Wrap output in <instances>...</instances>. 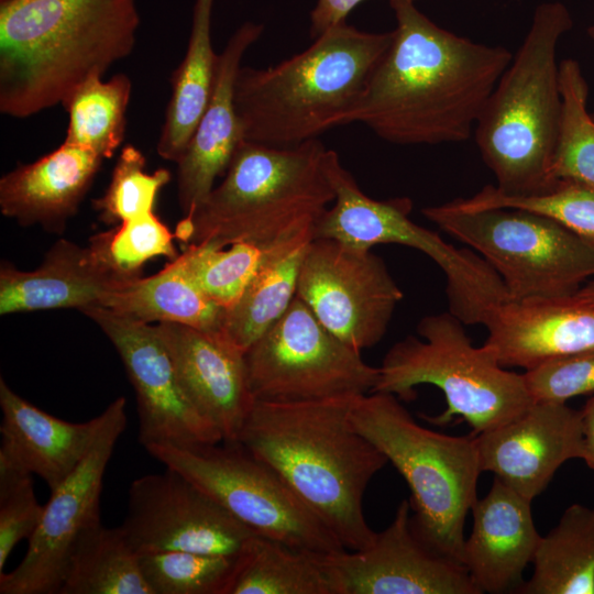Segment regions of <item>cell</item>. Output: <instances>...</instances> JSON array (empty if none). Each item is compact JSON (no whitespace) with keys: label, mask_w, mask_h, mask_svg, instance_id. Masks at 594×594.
I'll use <instances>...</instances> for the list:
<instances>
[{"label":"cell","mask_w":594,"mask_h":594,"mask_svg":"<svg viewBox=\"0 0 594 594\" xmlns=\"http://www.w3.org/2000/svg\"><path fill=\"white\" fill-rule=\"evenodd\" d=\"M364 0H318L310 13V36L318 37L327 30L346 22L349 13Z\"/></svg>","instance_id":"cell-41"},{"label":"cell","mask_w":594,"mask_h":594,"mask_svg":"<svg viewBox=\"0 0 594 594\" xmlns=\"http://www.w3.org/2000/svg\"><path fill=\"white\" fill-rule=\"evenodd\" d=\"M220 443L150 444L145 449L255 535L322 554L346 550L272 468L239 442Z\"/></svg>","instance_id":"cell-11"},{"label":"cell","mask_w":594,"mask_h":594,"mask_svg":"<svg viewBox=\"0 0 594 594\" xmlns=\"http://www.w3.org/2000/svg\"><path fill=\"white\" fill-rule=\"evenodd\" d=\"M80 311L96 322L121 358L135 392L139 442L144 448L222 442L218 429L184 393L155 326L100 306Z\"/></svg>","instance_id":"cell-16"},{"label":"cell","mask_w":594,"mask_h":594,"mask_svg":"<svg viewBox=\"0 0 594 594\" xmlns=\"http://www.w3.org/2000/svg\"><path fill=\"white\" fill-rule=\"evenodd\" d=\"M326 170L334 200L319 218L315 239L364 249L399 244L420 251L443 272L449 311L464 324H483L490 309L509 299L502 278L480 254L449 244L410 219V198L369 197L333 150H328Z\"/></svg>","instance_id":"cell-10"},{"label":"cell","mask_w":594,"mask_h":594,"mask_svg":"<svg viewBox=\"0 0 594 594\" xmlns=\"http://www.w3.org/2000/svg\"><path fill=\"white\" fill-rule=\"evenodd\" d=\"M58 594H153L121 526L101 521L77 540Z\"/></svg>","instance_id":"cell-31"},{"label":"cell","mask_w":594,"mask_h":594,"mask_svg":"<svg viewBox=\"0 0 594 594\" xmlns=\"http://www.w3.org/2000/svg\"><path fill=\"white\" fill-rule=\"evenodd\" d=\"M482 472L532 502L569 460L582 458V414L534 402L515 418L473 435Z\"/></svg>","instance_id":"cell-18"},{"label":"cell","mask_w":594,"mask_h":594,"mask_svg":"<svg viewBox=\"0 0 594 594\" xmlns=\"http://www.w3.org/2000/svg\"><path fill=\"white\" fill-rule=\"evenodd\" d=\"M1 447L50 491L58 487L88 452L100 425V415L85 422L59 419L18 395L0 378Z\"/></svg>","instance_id":"cell-25"},{"label":"cell","mask_w":594,"mask_h":594,"mask_svg":"<svg viewBox=\"0 0 594 594\" xmlns=\"http://www.w3.org/2000/svg\"><path fill=\"white\" fill-rule=\"evenodd\" d=\"M449 204L463 211L515 208L537 212L594 241V188L578 182L562 179L551 190L535 196H507L487 185L470 198Z\"/></svg>","instance_id":"cell-34"},{"label":"cell","mask_w":594,"mask_h":594,"mask_svg":"<svg viewBox=\"0 0 594 594\" xmlns=\"http://www.w3.org/2000/svg\"><path fill=\"white\" fill-rule=\"evenodd\" d=\"M98 306L144 323L172 322L205 330H221L224 311L194 282L179 254L152 276L121 282Z\"/></svg>","instance_id":"cell-27"},{"label":"cell","mask_w":594,"mask_h":594,"mask_svg":"<svg viewBox=\"0 0 594 594\" xmlns=\"http://www.w3.org/2000/svg\"><path fill=\"white\" fill-rule=\"evenodd\" d=\"M129 278L109 262L102 233L91 237L87 246L61 239L33 271L1 264L0 315L98 306Z\"/></svg>","instance_id":"cell-21"},{"label":"cell","mask_w":594,"mask_h":594,"mask_svg":"<svg viewBox=\"0 0 594 594\" xmlns=\"http://www.w3.org/2000/svg\"><path fill=\"white\" fill-rule=\"evenodd\" d=\"M582 414V460L594 471V394L581 409Z\"/></svg>","instance_id":"cell-42"},{"label":"cell","mask_w":594,"mask_h":594,"mask_svg":"<svg viewBox=\"0 0 594 594\" xmlns=\"http://www.w3.org/2000/svg\"><path fill=\"white\" fill-rule=\"evenodd\" d=\"M463 326L450 311L421 318L419 338L408 336L386 352L372 392L413 400L416 386L433 385L443 393L447 409L425 418L447 425L454 416L462 417L473 435L521 414L534 403L524 374L502 366L485 344L474 346Z\"/></svg>","instance_id":"cell-8"},{"label":"cell","mask_w":594,"mask_h":594,"mask_svg":"<svg viewBox=\"0 0 594 594\" xmlns=\"http://www.w3.org/2000/svg\"><path fill=\"white\" fill-rule=\"evenodd\" d=\"M106 253L113 268L125 277L140 276L148 260L165 256L175 260V234L155 212H148L119 223L102 232Z\"/></svg>","instance_id":"cell-39"},{"label":"cell","mask_w":594,"mask_h":594,"mask_svg":"<svg viewBox=\"0 0 594 594\" xmlns=\"http://www.w3.org/2000/svg\"><path fill=\"white\" fill-rule=\"evenodd\" d=\"M296 296L352 349L377 344L404 294L372 249L318 238L302 255Z\"/></svg>","instance_id":"cell-13"},{"label":"cell","mask_w":594,"mask_h":594,"mask_svg":"<svg viewBox=\"0 0 594 594\" xmlns=\"http://www.w3.org/2000/svg\"><path fill=\"white\" fill-rule=\"evenodd\" d=\"M103 158L80 146L62 143L33 163L0 179V211L23 227L40 224L62 232L77 212Z\"/></svg>","instance_id":"cell-24"},{"label":"cell","mask_w":594,"mask_h":594,"mask_svg":"<svg viewBox=\"0 0 594 594\" xmlns=\"http://www.w3.org/2000/svg\"><path fill=\"white\" fill-rule=\"evenodd\" d=\"M421 212L480 254L512 300L570 297L594 277V241L547 216L515 208L463 211L449 202Z\"/></svg>","instance_id":"cell-9"},{"label":"cell","mask_w":594,"mask_h":594,"mask_svg":"<svg viewBox=\"0 0 594 594\" xmlns=\"http://www.w3.org/2000/svg\"><path fill=\"white\" fill-rule=\"evenodd\" d=\"M255 400L304 402L371 393L378 366L364 362L297 296L245 352Z\"/></svg>","instance_id":"cell-12"},{"label":"cell","mask_w":594,"mask_h":594,"mask_svg":"<svg viewBox=\"0 0 594 594\" xmlns=\"http://www.w3.org/2000/svg\"><path fill=\"white\" fill-rule=\"evenodd\" d=\"M309 242L263 252L262 262L240 298L223 311L221 331L244 353L296 297L299 266Z\"/></svg>","instance_id":"cell-29"},{"label":"cell","mask_w":594,"mask_h":594,"mask_svg":"<svg viewBox=\"0 0 594 594\" xmlns=\"http://www.w3.org/2000/svg\"><path fill=\"white\" fill-rule=\"evenodd\" d=\"M471 513L473 524L464 539L462 564L481 593H517L541 538L531 502L494 477Z\"/></svg>","instance_id":"cell-23"},{"label":"cell","mask_w":594,"mask_h":594,"mask_svg":"<svg viewBox=\"0 0 594 594\" xmlns=\"http://www.w3.org/2000/svg\"><path fill=\"white\" fill-rule=\"evenodd\" d=\"M408 499L367 548L327 556L336 594H482L466 568L414 530Z\"/></svg>","instance_id":"cell-17"},{"label":"cell","mask_w":594,"mask_h":594,"mask_svg":"<svg viewBox=\"0 0 594 594\" xmlns=\"http://www.w3.org/2000/svg\"><path fill=\"white\" fill-rule=\"evenodd\" d=\"M388 2L393 41L348 124L399 145L468 141L514 54L438 26L414 0Z\"/></svg>","instance_id":"cell-1"},{"label":"cell","mask_w":594,"mask_h":594,"mask_svg":"<svg viewBox=\"0 0 594 594\" xmlns=\"http://www.w3.org/2000/svg\"><path fill=\"white\" fill-rule=\"evenodd\" d=\"M356 397L255 400L237 441L272 468L351 551L365 549L375 539L363 498L372 479L388 463L351 421Z\"/></svg>","instance_id":"cell-2"},{"label":"cell","mask_w":594,"mask_h":594,"mask_svg":"<svg viewBox=\"0 0 594 594\" xmlns=\"http://www.w3.org/2000/svg\"><path fill=\"white\" fill-rule=\"evenodd\" d=\"M262 33V24L245 22L219 54L210 101L177 163L178 202L184 216L190 215L211 193L243 141L234 106V84L245 52Z\"/></svg>","instance_id":"cell-22"},{"label":"cell","mask_w":594,"mask_h":594,"mask_svg":"<svg viewBox=\"0 0 594 594\" xmlns=\"http://www.w3.org/2000/svg\"><path fill=\"white\" fill-rule=\"evenodd\" d=\"M327 556L255 535L238 556L228 594H336Z\"/></svg>","instance_id":"cell-30"},{"label":"cell","mask_w":594,"mask_h":594,"mask_svg":"<svg viewBox=\"0 0 594 594\" xmlns=\"http://www.w3.org/2000/svg\"><path fill=\"white\" fill-rule=\"evenodd\" d=\"M572 26L561 2L539 4L477 120L473 136L504 195H540L558 184L552 176L562 118L557 54Z\"/></svg>","instance_id":"cell-6"},{"label":"cell","mask_w":594,"mask_h":594,"mask_svg":"<svg viewBox=\"0 0 594 594\" xmlns=\"http://www.w3.org/2000/svg\"><path fill=\"white\" fill-rule=\"evenodd\" d=\"M155 328L188 399L218 429L222 442H237L255 403L245 353L221 330L172 322Z\"/></svg>","instance_id":"cell-19"},{"label":"cell","mask_w":594,"mask_h":594,"mask_svg":"<svg viewBox=\"0 0 594 594\" xmlns=\"http://www.w3.org/2000/svg\"><path fill=\"white\" fill-rule=\"evenodd\" d=\"M318 140L290 147L243 140L222 182L175 229L182 246L245 243L268 252L315 239L317 222L334 200Z\"/></svg>","instance_id":"cell-4"},{"label":"cell","mask_w":594,"mask_h":594,"mask_svg":"<svg viewBox=\"0 0 594 594\" xmlns=\"http://www.w3.org/2000/svg\"><path fill=\"white\" fill-rule=\"evenodd\" d=\"M573 296L578 300L594 307V279L582 285Z\"/></svg>","instance_id":"cell-43"},{"label":"cell","mask_w":594,"mask_h":594,"mask_svg":"<svg viewBox=\"0 0 594 594\" xmlns=\"http://www.w3.org/2000/svg\"><path fill=\"white\" fill-rule=\"evenodd\" d=\"M215 0H195L186 54L170 77V98L157 142L158 155L178 163L210 101L219 54L211 42Z\"/></svg>","instance_id":"cell-26"},{"label":"cell","mask_w":594,"mask_h":594,"mask_svg":"<svg viewBox=\"0 0 594 594\" xmlns=\"http://www.w3.org/2000/svg\"><path fill=\"white\" fill-rule=\"evenodd\" d=\"M524 374L534 402L566 400L594 394V349L544 362Z\"/></svg>","instance_id":"cell-40"},{"label":"cell","mask_w":594,"mask_h":594,"mask_svg":"<svg viewBox=\"0 0 594 594\" xmlns=\"http://www.w3.org/2000/svg\"><path fill=\"white\" fill-rule=\"evenodd\" d=\"M100 418L82 461L51 492L24 558L11 572L0 573V594H58L77 540L101 521L105 472L127 427L125 398H116Z\"/></svg>","instance_id":"cell-14"},{"label":"cell","mask_w":594,"mask_h":594,"mask_svg":"<svg viewBox=\"0 0 594 594\" xmlns=\"http://www.w3.org/2000/svg\"><path fill=\"white\" fill-rule=\"evenodd\" d=\"M393 36L343 22L274 66H241L234 106L243 140L290 147L348 124Z\"/></svg>","instance_id":"cell-5"},{"label":"cell","mask_w":594,"mask_h":594,"mask_svg":"<svg viewBox=\"0 0 594 594\" xmlns=\"http://www.w3.org/2000/svg\"><path fill=\"white\" fill-rule=\"evenodd\" d=\"M350 418L406 481L415 532L437 552L461 562L464 524L482 473L474 436L428 429L388 393L356 397Z\"/></svg>","instance_id":"cell-7"},{"label":"cell","mask_w":594,"mask_h":594,"mask_svg":"<svg viewBox=\"0 0 594 594\" xmlns=\"http://www.w3.org/2000/svg\"><path fill=\"white\" fill-rule=\"evenodd\" d=\"M145 167L146 158L138 147L128 144L121 150L107 190L92 201L102 222L121 223L154 212L157 194L170 180V173L158 168L150 174Z\"/></svg>","instance_id":"cell-37"},{"label":"cell","mask_w":594,"mask_h":594,"mask_svg":"<svg viewBox=\"0 0 594 594\" xmlns=\"http://www.w3.org/2000/svg\"><path fill=\"white\" fill-rule=\"evenodd\" d=\"M139 562L153 594H228L238 556L158 551Z\"/></svg>","instance_id":"cell-35"},{"label":"cell","mask_w":594,"mask_h":594,"mask_svg":"<svg viewBox=\"0 0 594 594\" xmlns=\"http://www.w3.org/2000/svg\"><path fill=\"white\" fill-rule=\"evenodd\" d=\"M32 475L0 447V573L14 547L34 535L44 513L34 493Z\"/></svg>","instance_id":"cell-38"},{"label":"cell","mask_w":594,"mask_h":594,"mask_svg":"<svg viewBox=\"0 0 594 594\" xmlns=\"http://www.w3.org/2000/svg\"><path fill=\"white\" fill-rule=\"evenodd\" d=\"M131 90L123 73L107 81L98 76L84 81L62 105L69 114L64 143L112 157L124 139Z\"/></svg>","instance_id":"cell-32"},{"label":"cell","mask_w":594,"mask_h":594,"mask_svg":"<svg viewBox=\"0 0 594 594\" xmlns=\"http://www.w3.org/2000/svg\"><path fill=\"white\" fill-rule=\"evenodd\" d=\"M139 25L135 0H0V112L63 105L132 53Z\"/></svg>","instance_id":"cell-3"},{"label":"cell","mask_w":594,"mask_h":594,"mask_svg":"<svg viewBox=\"0 0 594 594\" xmlns=\"http://www.w3.org/2000/svg\"><path fill=\"white\" fill-rule=\"evenodd\" d=\"M121 527L138 556L158 551L239 556L255 536L211 496L169 468L131 483Z\"/></svg>","instance_id":"cell-15"},{"label":"cell","mask_w":594,"mask_h":594,"mask_svg":"<svg viewBox=\"0 0 594 594\" xmlns=\"http://www.w3.org/2000/svg\"><path fill=\"white\" fill-rule=\"evenodd\" d=\"M198 287L224 310L231 308L257 271L263 252L245 243L188 244L179 254Z\"/></svg>","instance_id":"cell-36"},{"label":"cell","mask_w":594,"mask_h":594,"mask_svg":"<svg viewBox=\"0 0 594 594\" xmlns=\"http://www.w3.org/2000/svg\"><path fill=\"white\" fill-rule=\"evenodd\" d=\"M562 118L552 176L594 188V122L587 111L588 86L573 58L560 62Z\"/></svg>","instance_id":"cell-33"},{"label":"cell","mask_w":594,"mask_h":594,"mask_svg":"<svg viewBox=\"0 0 594 594\" xmlns=\"http://www.w3.org/2000/svg\"><path fill=\"white\" fill-rule=\"evenodd\" d=\"M485 345L504 367L526 371L594 349V307L574 296L507 299L488 310Z\"/></svg>","instance_id":"cell-20"},{"label":"cell","mask_w":594,"mask_h":594,"mask_svg":"<svg viewBox=\"0 0 594 594\" xmlns=\"http://www.w3.org/2000/svg\"><path fill=\"white\" fill-rule=\"evenodd\" d=\"M587 34L594 43V23L587 29ZM592 120L594 122V111L591 113Z\"/></svg>","instance_id":"cell-44"},{"label":"cell","mask_w":594,"mask_h":594,"mask_svg":"<svg viewBox=\"0 0 594 594\" xmlns=\"http://www.w3.org/2000/svg\"><path fill=\"white\" fill-rule=\"evenodd\" d=\"M519 594H594V507L574 503L541 536Z\"/></svg>","instance_id":"cell-28"}]
</instances>
